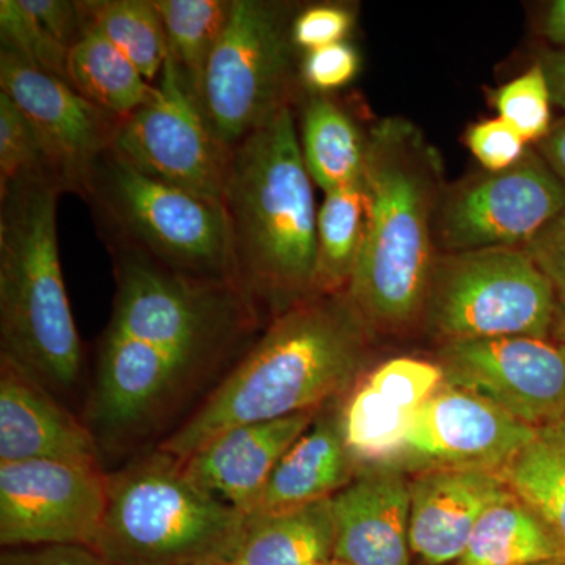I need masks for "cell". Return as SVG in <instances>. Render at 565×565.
Masks as SVG:
<instances>
[{
  "mask_svg": "<svg viewBox=\"0 0 565 565\" xmlns=\"http://www.w3.org/2000/svg\"><path fill=\"white\" fill-rule=\"evenodd\" d=\"M300 150L311 180L329 193L360 184L366 174L367 134L332 96L305 90Z\"/></svg>",
  "mask_w": 565,
  "mask_h": 565,
  "instance_id": "obj_23",
  "label": "cell"
},
{
  "mask_svg": "<svg viewBox=\"0 0 565 565\" xmlns=\"http://www.w3.org/2000/svg\"><path fill=\"white\" fill-rule=\"evenodd\" d=\"M233 281L267 326L315 294L318 210L296 107H286L230 156L222 200Z\"/></svg>",
  "mask_w": 565,
  "mask_h": 565,
  "instance_id": "obj_3",
  "label": "cell"
},
{
  "mask_svg": "<svg viewBox=\"0 0 565 565\" xmlns=\"http://www.w3.org/2000/svg\"><path fill=\"white\" fill-rule=\"evenodd\" d=\"M523 248L555 286L557 300L565 299V211Z\"/></svg>",
  "mask_w": 565,
  "mask_h": 565,
  "instance_id": "obj_37",
  "label": "cell"
},
{
  "mask_svg": "<svg viewBox=\"0 0 565 565\" xmlns=\"http://www.w3.org/2000/svg\"><path fill=\"white\" fill-rule=\"evenodd\" d=\"M553 106L565 110V50H546L539 55Z\"/></svg>",
  "mask_w": 565,
  "mask_h": 565,
  "instance_id": "obj_39",
  "label": "cell"
},
{
  "mask_svg": "<svg viewBox=\"0 0 565 565\" xmlns=\"http://www.w3.org/2000/svg\"><path fill=\"white\" fill-rule=\"evenodd\" d=\"M39 181L55 182L63 191L32 122L0 92V193Z\"/></svg>",
  "mask_w": 565,
  "mask_h": 565,
  "instance_id": "obj_30",
  "label": "cell"
},
{
  "mask_svg": "<svg viewBox=\"0 0 565 565\" xmlns=\"http://www.w3.org/2000/svg\"><path fill=\"white\" fill-rule=\"evenodd\" d=\"M0 565H107L85 546L52 545L9 548L2 553Z\"/></svg>",
  "mask_w": 565,
  "mask_h": 565,
  "instance_id": "obj_38",
  "label": "cell"
},
{
  "mask_svg": "<svg viewBox=\"0 0 565 565\" xmlns=\"http://www.w3.org/2000/svg\"><path fill=\"white\" fill-rule=\"evenodd\" d=\"M411 476L393 465L360 467L332 498L333 559L341 565H411Z\"/></svg>",
  "mask_w": 565,
  "mask_h": 565,
  "instance_id": "obj_17",
  "label": "cell"
},
{
  "mask_svg": "<svg viewBox=\"0 0 565 565\" xmlns=\"http://www.w3.org/2000/svg\"><path fill=\"white\" fill-rule=\"evenodd\" d=\"M68 79L85 99L120 118L132 115L154 92V84L93 29L71 47Z\"/></svg>",
  "mask_w": 565,
  "mask_h": 565,
  "instance_id": "obj_26",
  "label": "cell"
},
{
  "mask_svg": "<svg viewBox=\"0 0 565 565\" xmlns=\"http://www.w3.org/2000/svg\"><path fill=\"white\" fill-rule=\"evenodd\" d=\"M296 14L294 3L280 0H233L202 88L206 120L228 150L302 98Z\"/></svg>",
  "mask_w": 565,
  "mask_h": 565,
  "instance_id": "obj_8",
  "label": "cell"
},
{
  "mask_svg": "<svg viewBox=\"0 0 565 565\" xmlns=\"http://www.w3.org/2000/svg\"><path fill=\"white\" fill-rule=\"evenodd\" d=\"M563 559L559 546L514 493L487 509L456 565H522Z\"/></svg>",
  "mask_w": 565,
  "mask_h": 565,
  "instance_id": "obj_25",
  "label": "cell"
},
{
  "mask_svg": "<svg viewBox=\"0 0 565 565\" xmlns=\"http://www.w3.org/2000/svg\"><path fill=\"white\" fill-rule=\"evenodd\" d=\"M31 460L103 463L84 419L20 366L0 359V463Z\"/></svg>",
  "mask_w": 565,
  "mask_h": 565,
  "instance_id": "obj_18",
  "label": "cell"
},
{
  "mask_svg": "<svg viewBox=\"0 0 565 565\" xmlns=\"http://www.w3.org/2000/svg\"><path fill=\"white\" fill-rule=\"evenodd\" d=\"M501 120L511 125L526 143L544 140L552 128V95L544 70L535 62L522 76L494 93Z\"/></svg>",
  "mask_w": 565,
  "mask_h": 565,
  "instance_id": "obj_32",
  "label": "cell"
},
{
  "mask_svg": "<svg viewBox=\"0 0 565 565\" xmlns=\"http://www.w3.org/2000/svg\"><path fill=\"white\" fill-rule=\"evenodd\" d=\"M445 384L494 405L534 429L565 422V344L505 337L441 344Z\"/></svg>",
  "mask_w": 565,
  "mask_h": 565,
  "instance_id": "obj_12",
  "label": "cell"
},
{
  "mask_svg": "<svg viewBox=\"0 0 565 565\" xmlns=\"http://www.w3.org/2000/svg\"><path fill=\"white\" fill-rule=\"evenodd\" d=\"M440 159L423 132L384 118L367 132L366 236L348 294L375 334L422 321L435 255Z\"/></svg>",
  "mask_w": 565,
  "mask_h": 565,
  "instance_id": "obj_4",
  "label": "cell"
},
{
  "mask_svg": "<svg viewBox=\"0 0 565 565\" xmlns=\"http://www.w3.org/2000/svg\"><path fill=\"white\" fill-rule=\"evenodd\" d=\"M323 565H341L340 563H338V561H330V563H327V564H323Z\"/></svg>",
  "mask_w": 565,
  "mask_h": 565,
  "instance_id": "obj_44",
  "label": "cell"
},
{
  "mask_svg": "<svg viewBox=\"0 0 565 565\" xmlns=\"http://www.w3.org/2000/svg\"><path fill=\"white\" fill-rule=\"evenodd\" d=\"M552 340L565 344V299L557 302L555 326H553Z\"/></svg>",
  "mask_w": 565,
  "mask_h": 565,
  "instance_id": "obj_42",
  "label": "cell"
},
{
  "mask_svg": "<svg viewBox=\"0 0 565 565\" xmlns=\"http://www.w3.org/2000/svg\"><path fill=\"white\" fill-rule=\"evenodd\" d=\"M107 504V473L92 465L0 463V545L90 548Z\"/></svg>",
  "mask_w": 565,
  "mask_h": 565,
  "instance_id": "obj_13",
  "label": "cell"
},
{
  "mask_svg": "<svg viewBox=\"0 0 565 565\" xmlns=\"http://www.w3.org/2000/svg\"><path fill=\"white\" fill-rule=\"evenodd\" d=\"M565 211V184L537 150L511 169L465 182L446 193L435 233L448 253L525 247Z\"/></svg>",
  "mask_w": 565,
  "mask_h": 565,
  "instance_id": "obj_11",
  "label": "cell"
},
{
  "mask_svg": "<svg viewBox=\"0 0 565 565\" xmlns=\"http://www.w3.org/2000/svg\"><path fill=\"white\" fill-rule=\"evenodd\" d=\"M85 28L114 44L150 84L169 58L166 29L152 0H79Z\"/></svg>",
  "mask_w": 565,
  "mask_h": 565,
  "instance_id": "obj_29",
  "label": "cell"
},
{
  "mask_svg": "<svg viewBox=\"0 0 565 565\" xmlns=\"http://www.w3.org/2000/svg\"><path fill=\"white\" fill-rule=\"evenodd\" d=\"M353 13L340 3H319L297 11L292 22V40L305 52L341 43L352 31Z\"/></svg>",
  "mask_w": 565,
  "mask_h": 565,
  "instance_id": "obj_35",
  "label": "cell"
},
{
  "mask_svg": "<svg viewBox=\"0 0 565 565\" xmlns=\"http://www.w3.org/2000/svg\"><path fill=\"white\" fill-rule=\"evenodd\" d=\"M245 516L154 449L107 475L106 512L92 552L107 565H228Z\"/></svg>",
  "mask_w": 565,
  "mask_h": 565,
  "instance_id": "obj_6",
  "label": "cell"
},
{
  "mask_svg": "<svg viewBox=\"0 0 565 565\" xmlns=\"http://www.w3.org/2000/svg\"><path fill=\"white\" fill-rule=\"evenodd\" d=\"M360 55L349 41L305 52L300 61V79L305 90L329 95L355 79Z\"/></svg>",
  "mask_w": 565,
  "mask_h": 565,
  "instance_id": "obj_33",
  "label": "cell"
},
{
  "mask_svg": "<svg viewBox=\"0 0 565 565\" xmlns=\"http://www.w3.org/2000/svg\"><path fill=\"white\" fill-rule=\"evenodd\" d=\"M0 92L32 122L63 191L84 199L93 169L114 150L125 118L7 51H0Z\"/></svg>",
  "mask_w": 565,
  "mask_h": 565,
  "instance_id": "obj_14",
  "label": "cell"
},
{
  "mask_svg": "<svg viewBox=\"0 0 565 565\" xmlns=\"http://www.w3.org/2000/svg\"><path fill=\"white\" fill-rule=\"evenodd\" d=\"M468 148L489 173L514 167L526 154L527 143L501 118L471 126L465 136Z\"/></svg>",
  "mask_w": 565,
  "mask_h": 565,
  "instance_id": "obj_34",
  "label": "cell"
},
{
  "mask_svg": "<svg viewBox=\"0 0 565 565\" xmlns=\"http://www.w3.org/2000/svg\"><path fill=\"white\" fill-rule=\"evenodd\" d=\"M522 565H565V561L564 559L541 561V563H531V564H522Z\"/></svg>",
  "mask_w": 565,
  "mask_h": 565,
  "instance_id": "obj_43",
  "label": "cell"
},
{
  "mask_svg": "<svg viewBox=\"0 0 565 565\" xmlns=\"http://www.w3.org/2000/svg\"><path fill=\"white\" fill-rule=\"evenodd\" d=\"M541 33L555 50H565V0H555L546 7Z\"/></svg>",
  "mask_w": 565,
  "mask_h": 565,
  "instance_id": "obj_41",
  "label": "cell"
},
{
  "mask_svg": "<svg viewBox=\"0 0 565 565\" xmlns=\"http://www.w3.org/2000/svg\"><path fill=\"white\" fill-rule=\"evenodd\" d=\"M366 181L326 193L318 210L315 294L348 291L366 236Z\"/></svg>",
  "mask_w": 565,
  "mask_h": 565,
  "instance_id": "obj_27",
  "label": "cell"
},
{
  "mask_svg": "<svg viewBox=\"0 0 565 565\" xmlns=\"http://www.w3.org/2000/svg\"><path fill=\"white\" fill-rule=\"evenodd\" d=\"M62 193L51 181L0 193V359L61 401L79 384L84 364L58 253Z\"/></svg>",
  "mask_w": 565,
  "mask_h": 565,
  "instance_id": "obj_5",
  "label": "cell"
},
{
  "mask_svg": "<svg viewBox=\"0 0 565 565\" xmlns=\"http://www.w3.org/2000/svg\"><path fill=\"white\" fill-rule=\"evenodd\" d=\"M114 150L141 173L222 207L232 150L167 58L151 98L125 118Z\"/></svg>",
  "mask_w": 565,
  "mask_h": 565,
  "instance_id": "obj_10",
  "label": "cell"
},
{
  "mask_svg": "<svg viewBox=\"0 0 565 565\" xmlns=\"http://www.w3.org/2000/svg\"><path fill=\"white\" fill-rule=\"evenodd\" d=\"M374 334L348 291L313 294L267 323L243 359L156 449L182 462L233 427L343 399L366 374Z\"/></svg>",
  "mask_w": 565,
  "mask_h": 565,
  "instance_id": "obj_2",
  "label": "cell"
},
{
  "mask_svg": "<svg viewBox=\"0 0 565 565\" xmlns=\"http://www.w3.org/2000/svg\"><path fill=\"white\" fill-rule=\"evenodd\" d=\"M445 384L440 364L396 356L363 375L341 399L345 445L359 467L396 459L416 414Z\"/></svg>",
  "mask_w": 565,
  "mask_h": 565,
  "instance_id": "obj_16",
  "label": "cell"
},
{
  "mask_svg": "<svg viewBox=\"0 0 565 565\" xmlns=\"http://www.w3.org/2000/svg\"><path fill=\"white\" fill-rule=\"evenodd\" d=\"M319 411L225 430L182 460V471L204 492L247 515L281 457Z\"/></svg>",
  "mask_w": 565,
  "mask_h": 565,
  "instance_id": "obj_20",
  "label": "cell"
},
{
  "mask_svg": "<svg viewBox=\"0 0 565 565\" xmlns=\"http://www.w3.org/2000/svg\"><path fill=\"white\" fill-rule=\"evenodd\" d=\"M501 476L542 520L565 561V422L539 429Z\"/></svg>",
  "mask_w": 565,
  "mask_h": 565,
  "instance_id": "obj_24",
  "label": "cell"
},
{
  "mask_svg": "<svg viewBox=\"0 0 565 565\" xmlns=\"http://www.w3.org/2000/svg\"><path fill=\"white\" fill-rule=\"evenodd\" d=\"M539 429L455 386L441 385L419 408L393 467L408 476L433 470H501Z\"/></svg>",
  "mask_w": 565,
  "mask_h": 565,
  "instance_id": "obj_15",
  "label": "cell"
},
{
  "mask_svg": "<svg viewBox=\"0 0 565 565\" xmlns=\"http://www.w3.org/2000/svg\"><path fill=\"white\" fill-rule=\"evenodd\" d=\"M0 51L17 55L41 73L68 82V47L44 31L20 0H0Z\"/></svg>",
  "mask_w": 565,
  "mask_h": 565,
  "instance_id": "obj_31",
  "label": "cell"
},
{
  "mask_svg": "<svg viewBox=\"0 0 565 565\" xmlns=\"http://www.w3.org/2000/svg\"><path fill=\"white\" fill-rule=\"evenodd\" d=\"M555 286L522 247L437 256L423 319L441 344L490 338L552 340Z\"/></svg>",
  "mask_w": 565,
  "mask_h": 565,
  "instance_id": "obj_9",
  "label": "cell"
},
{
  "mask_svg": "<svg viewBox=\"0 0 565 565\" xmlns=\"http://www.w3.org/2000/svg\"><path fill=\"white\" fill-rule=\"evenodd\" d=\"M535 150L565 184V117L553 121L550 132L535 145Z\"/></svg>",
  "mask_w": 565,
  "mask_h": 565,
  "instance_id": "obj_40",
  "label": "cell"
},
{
  "mask_svg": "<svg viewBox=\"0 0 565 565\" xmlns=\"http://www.w3.org/2000/svg\"><path fill=\"white\" fill-rule=\"evenodd\" d=\"M109 252L114 303L96 344L84 416L103 460L166 440L266 327L232 281L178 274L139 253Z\"/></svg>",
  "mask_w": 565,
  "mask_h": 565,
  "instance_id": "obj_1",
  "label": "cell"
},
{
  "mask_svg": "<svg viewBox=\"0 0 565 565\" xmlns=\"http://www.w3.org/2000/svg\"><path fill=\"white\" fill-rule=\"evenodd\" d=\"M166 29L169 58L202 104L204 73L228 24L233 0H152Z\"/></svg>",
  "mask_w": 565,
  "mask_h": 565,
  "instance_id": "obj_28",
  "label": "cell"
},
{
  "mask_svg": "<svg viewBox=\"0 0 565 565\" xmlns=\"http://www.w3.org/2000/svg\"><path fill=\"white\" fill-rule=\"evenodd\" d=\"M332 498L288 511L245 516L228 565H323L333 561Z\"/></svg>",
  "mask_w": 565,
  "mask_h": 565,
  "instance_id": "obj_22",
  "label": "cell"
},
{
  "mask_svg": "<svg viewBox=\"0 0 565 565\" xmlns=\"http://www.w3.org/2000/svg\"><path fill=\"white\" fill-rule=\"evenodd\" d=\"M412 555L424 565L457 564L479 519L512 494L501 473L433 470L411 476Z\"/></svg>",
  "mask_w": 565,
  "mask_h": 565,
  "instance_id": "obj_19",
  "label": "cell"
},
{
  "mask_svg": "<svg viewBox=\"0 0 565 565\" xmlns=\"http://www.w3.org/2000/svg\"><path fill=\"white\" fill-rule=\"evenodd\" d=\"M359 468L345 445L341 401L326 405L281 457L247 515L330 500L355 478Z\"/></svg>",
  "mask_w": 565,
  "mask_h": 565,
  "instance_id": "obj_21",
  "label": "cell"
},
{
  "mask_svg": "<svg viewBox=\"0 0 565 565\" xmlns=\"http://www.w3.org/2000/svg\"><path fill=\"white\" fill-rule=\"evenodd\" d=\"M24 10L63 46H76L87 32L79 0H20Z\"/></svg>",
  "mask_w": 565,
  "mask_h": 565,
  "instance_id": "obj_36",
  "label": "cell"
},
{
  "mask_svg": "<svg viewBox=\"0 0 565 565\" xmlns=\"http://www.w3.org/2000/svg\"><path fill=\"white\" fill-rule=\"evenodd\" d=\"M82 200L109 250L139 253L178 274L234 282L223 207L141 173L115 150L96 163Z\"/></svg>",
  "mask_w": 565,
  "mask_h": 565,
  "instance_id": "obj_7",
  "label": "cell"
}]
</instances>
